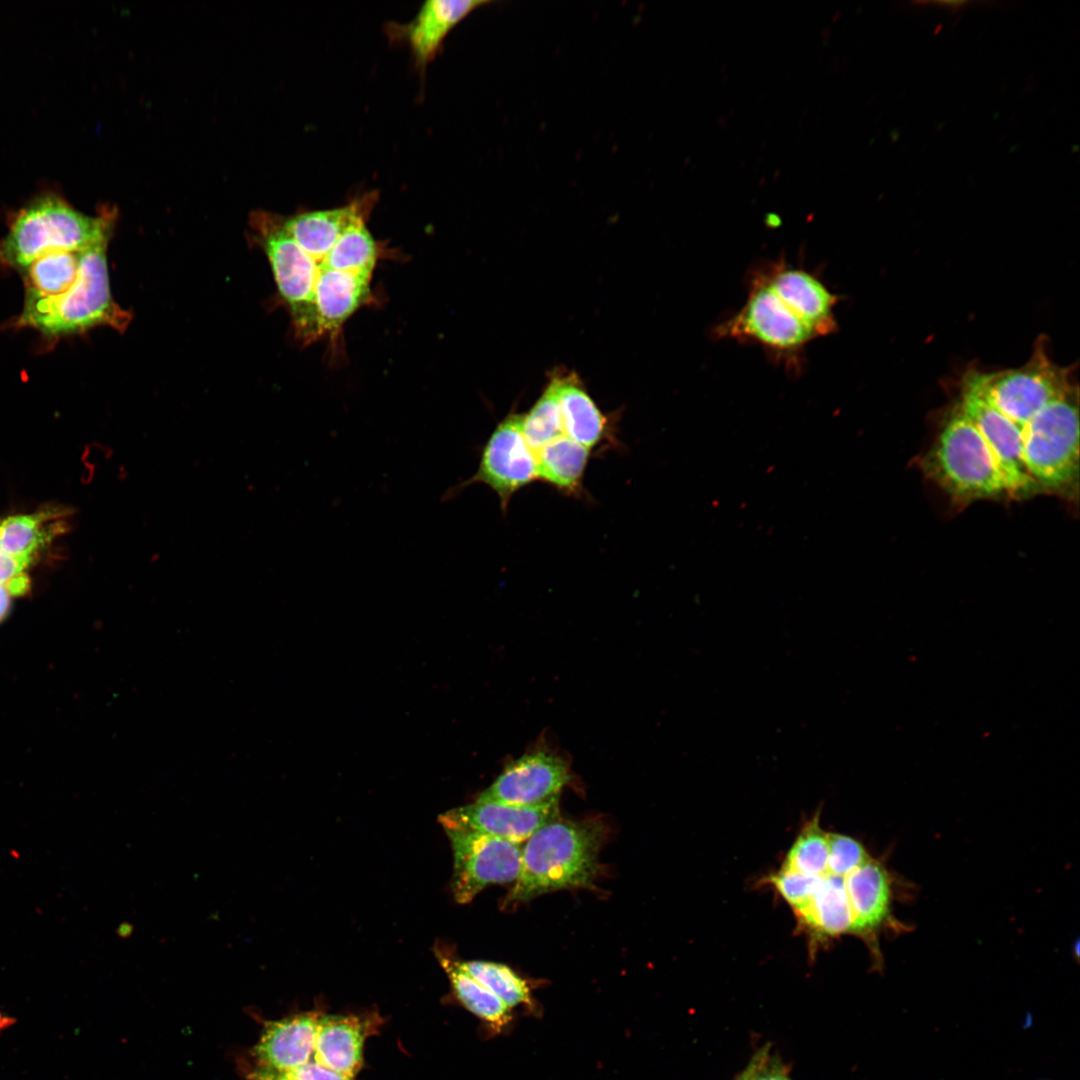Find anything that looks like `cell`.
<instances>
[{
	"label": "cell",
	"instance_id": "1",
	"mask_svg": "<svg viewBox=\"0 0 1080 1080\" xmlns=\"http://www.w3.org/2000/svg\"><path fill=\"white\" fill-rule=\"evenodd\" d=\"M374 209L361 199L283 217V225L308 256L313 274V331L337 323L369 304L372 278L386 247L368 228Z\"/></svg>",
	"mask_w": 1080,
	"mask_h": 1080
},
{
	"label": "cell",
	"instance_id": "2",
	"mask_svg": "<svg viewBox=\"0 0 1080 1080\" xmlns=\"http://www.w3.org/2000/svg\"><path fill=\"white\" fill-rule=\"evenodd\" d=\"M605 839L600 822L554 820L522 844L521 868L505 904L570 888H591Z\"/></svg>",
	"mask_w": 1080,
	"mask_h": 1080
},
{
	"label": "cell",
	"instance_id": "3",
	"mask_svg": "<svg viewBox=\"0 0 1080 1080\" xmlns=\"http://www.w3.org/2000/svg\"><path fill=\"white\" fill-rule=\"evenodd\" d=\"M109 240L81 251L77 278L66 291L51 297H24L23 309L13 326L32 328L51 339L98 326L124 331L131 315L114 301L110 291L106 255Z\"/></svg>",
	"mask_w": 1080,
	"mask_h": 1080
},
{
	"label": "cell",
	"instance_id": "4",
	"mask_svg": "<svg viewBox=\"0 0 1080 1080\" xmlns=\"http://www.w3.org/2000/svg\"><path fill=\"white\" fill-rule=\"evenodd\" d=\"M116 210L86 215L54 194L43 195L17 212L0 239V267L21 273L35 259L57 251H82L110 239Z\"/></svg>",
	"mask_w": 1080,
	"mask_h": 1080
},
{
	"label": "cell",
	"instance_id": "5",
	"mask_svg": "<svg viewBox=\"0 0 1080 1080\" xmlns=\"http://www.w3.org/2000/svg\"><path fill=\"white\" fill-rule=\"evenodd\" d=\"M925 465L955 498L968 501L1008 493L987 443L959 407L942 428Z\"/></svg>",
	"mask_w": 1080,
	"mask_h": 1080
},
{
	"label": "cell",
	"instance_id": "6",
	"mask_svg": "<svg viewBox=\"0 0 1080 1080\" xmlns=\"http://www.w3.org/2000/svg\"><path fill=\"white\" fill-rule=\"evenodd\" d=\"M1078 390L1074 386L1022 429L1023 459L1038 487L1059 490L1075 479L1079 461Z\"/></svg>",
	"mask_w": 1080,
	"mask_h": 1080
},
{
	"label": "cell",
	"instance_id": "7",
	"mask_svg": "<svg viewBox=\"0 0 1080 1080\" xmlns=\"http://www.w3.org/2000/svg\"><path fill=\"white\" fill-rule=\"evenodd\" d=\"M715 335L758 344L792 365L799 363L801 353L815 339L793 310L753 273L744 305L715 328Z\"/></svg>",
	"mask_w": 1080,
	"mask_h": 1080
},
{
	"label": "cell",
	"instance_id": "8",
	"mask_svg": "<svg viewBox=\"0 0 1080 1080\" xmlns=\"http://www.w3.org/2000/svg\"><path fill=\"white\" fill-rule=\"evenodd\" d=\"M977 377L985 398L1020 431L1045 406L1074 387L1070 369L1049 359L1041 339L1023 367L993 374L977 372Z\"/></svg>",
	"mask_w": 1080,
	"mask_h": 1080
},
{
	"label": "cell",
	"instance_id": "9",
	"mask_svg": "<svg viewBox=\"0 0 1080 1080\" xmlns=\"http://www.w3.org/2000/svg\"><path fill=\"white\" fill-rule=\"evenodd\" d=\"M251 225L270 262L296 337L305 345L314 343L313 275L308 256L286 231L281 216L256 212Z\"/></svg>",
	"mask_w": 1080,
	"mask_h": 1080
},
{
	"label": "cell",
	"instance_id": "10",
	"mask_svg": "<svg viewBox=\"0 0 1080 1080\" xmlns=\"http://www.w3.org/2000/svg\"><path fill=\"white\" fill-rule=\"evenodd\" d=\"M522 414L510 413L497 424L480 450L479 465L470 478L450 487L442 501L457 497L465 488L480 483L499 498L503 512L521 488L539 480L534 452L522 430Z\"/></svg>",
	"mask_w": 1080,
	"mask_h": 1080
},
{
	"label": "cell",
	"instance_id": "11",
	"mask_svg": "<svg viewBox=\"0 0 1080 1080\" xmlns=\"http://www.w3.org/2000/svg\"><path fill=\"white\" fill-rule=\"evenodd\" d=\"M445 831L454 859L451 890L458 903L470 902L489 884L516 881L522 844L477 832Z\"/></svg>",
	"mask_w": 1080,
	"mask_h": 1080
},
{
	"label": "cell",
	"instance_id": "12",
	"mask_svg": "<svg viewBox=\"0 0 1080 1080\" xmlns=\"http://www.w3.org/2000/svg\"><path fill=\"white\" fill-rule=\"evenodd\" d=\"M959 408L987 443L1008 494L1022 496L1038 487L1024 464L1022 432L985 398L976 371L965 376Z\"/></svg>",
	"mask_w": 1080,
	"mask_h": 1080
},
{
	"label": "cell",
	"instance_id": "13",
	"mask_svg": "<svg viewBox=\"0 0 1080 1080\" xmlns=\"http://www.w3.org/2000/svg\"><path fill=\"white\" fill-rule=\"evenodd\" d=\"M570 778V769L564 759L545 748L537 749L507 764L477 801L542 805L558 801Z\"/></svg>",
	"mask_w": 1080,
	"mask_h": 1080
},
{
	"label": "cell",
	"instance_id": "14",
	"mask_svg": "<svg viewBox=\"0 0 1080 1080\" xmlns=\"http://www.w3.org/2000/svg\"><path fill=\"white\" fill-rule=\"evenodd\" d=\"M752 273L793 310L815 338L828 336L838 329L834 309L839 297L816 274L784 259L763 264Z\"/></svg>",
	"mask_w": 1080,
	"mask_h": 1080
},
{
	"label": "cell",
	"instance_id": "15",
	"mask_svg": "<svg viewBox=\"0 0 1080 1080\" xmlns=\"http://www.w3.org/2000/svg\"><path fill=\"white\" fill-rule=\"evenodd\" d=\"M559 819L558 801L517 806L482 802L458 807L439 817L444 830L456 829L482 833L523 844L542 826Z\"/></svg>",
	"mask_w": 1080,
	"mask_h": 1080
},
{
	"label": "cell",
	"instance_id": "16",
	"mask_svg": "<svg viewBox=\"0 0 1080 1080\" xmlns=\"http://www.w3.org/2000/svg\"><path fill=\"white\" fill-rule=\"evenodd\" d=\"M486 0H429L422 4L415 17L405 24H391L393 39L405 41L415 66L425 71L439 53L450 31Z\"/></svg>",
	"mask_w": 1080,
	"mask_h": 1080
},
{
	"label": "cell",
	"instance_id": "17",
	"mask_svg": "<svg viewBox=\"0 0 1080 1080\" xmlns=\"http://www.w3.org/2000/svg\"><path fill=\"white\" fill-rule=\"evenodd\" d=\"M320 1013L306 1012L263 1022L251 1050L253 1064L286 1073L313 1059Z\"/></svg>",
	"mask_w": 1080,
	"mask_h": 1080
},
{
	"label": "cell",
	"instance_id": "18",
	"mask_svg": "<svg viewBox=\"0 0 1080 1080\" xmlns=\"http://www.w3.org/2000/svg\"><path fill=\"white\" fill-rule=\"evenodd\" d=\"M377 1023L355 1015H320L313 1060L342 1075L354 1078L363 1063L365 1039Z\"/></svg>",
	"mask_w": 1080,
	"mask_h": 1080
},
{
	"label": "cell",
	"instance_id": "19",
	"mask_svg": "<svg viewBox=\"0 0 1080 1080\" xmlns=\"http://www.w3.org/2000/svg\"><path fill=\"white\" fill-rule=\"evenodd\" d=\"M852 932L871 934L887 921L891 888L884 866L870 858L844 877Z\"/></svg>",
	"mask_w": 1080,
	"mask_h": 1080
},
{
	"label": "cell",
	"instance_id": "20",
	"mask_svg": "<svg viewBox=\"0 0 1080 1080\" xmlns=\"http://www.w3.org/2000/svg\"><path fill=\"white\" fill-rule=\"evenodd\" d=\"M559 405L566 436L590 450L609 438V420L574 374L557 375Z\"/></svg>",
	"mask_w": 1080,
	"mask_h": 1080
},
{
	"label": "cell",
	"instance_id": "21",
	"mask_svg": "<svg viewBox=\"0 0 1080 1080\" xmlns=\"http://www.w3.org/2000/svg\"><path fill=\"white\" fill-rule=\"evenodd\" d=\"M591 450L565 434L534 452L539 480L561 492L577 495L582 490Z\"/></svg>",
	"mask_w": 1080,
	"mask_h": 1080
},
{
	"label": "cell",
	"instance_id": "22",
	"mask_svg": "<svg viewBox=\"0 0 1080 1080\" xmlns=\"http://www.w3.org/2000/svg\"><path fill=\"white\" fill-rule=\"evenodd\" d=\"M437 959L446 972L452 988L462 1005L495 1032L505 1030L513 1020L512 1010L495 994L471 976L448 952L436 951Z\"/></svg>",
	"mask_w": 1080,
	"mask_h": 1080
},
{
	"label": "cell",
	"instance_id": "23",
	"mask_svg": "<svg viewBox=\"0 0 1080 1080\" xmlns=\"http://www.w3.org/2000/svg\"><path fill=\"white\" fill-rule=\"evenodd\" d=\"M797 917L815 938L852 932V915L844 877L824 875L810 904Z\"/></svg>",
	"mask_w": 1080,
	"mask_h": 1080
},
{
	"label": "cell",
	"instance_id": "24",
	"mask_svg": "<svg viewBox=\"0 0 1080 1080\" xmlns=\"http://www.w3.org/2000/svg\"><path fill=\"white\" fill-rule=\"evenodd\" d=\"M80 253L57 251L35 259L20 273L24 297H51L70 288L78 275Z\"/></svg>",
	"mask_w": 1080,
	"mask_h": 1080
},
{
	"label": "cell",
	"instance_id": "25",
	"mask_svg": "<svg viewBox=\"0 0 1080 1080\" xmlns=\"http://www.w3.org/2000/svg\"><path fill=\"white\" fill-rule=\"evenodd\" d=\"M52 511H41L29 515H14L0 522V550L10 556L33 561L34 555L61 527L56 523L46 526Z\"/></svg>",
	"mask_w": 1080,
	"mask_h": 1080
},
{
	"label": "cell",
	"instance_id": "26",
	"mask_svg": "<svg viewBox=\"0 0 1080 1080\" xmlns=\"http://www.w3.org/2000/svg\"><path fill=\"white\" fill-rule=\"evenodd\" d=\"M460 964L511 1010L517 1007L529 1012L535 1010L530 984L510 967L486 961H460Z\"/></svg>",
	"mask_w": 1080,
	"mask_h": 1080
},
{
	"label": "cell",
	"instance_id": "27",
	"mask_svg": "<svg viewBox=\"0 0 1080 1080\" xmlns=\"http://www.w3.org/2000/svg\"><path fill=\"white\" fill-rule=\"evenodd\" d=\"M522 430L533 452L564 434L557 375L551 377L539 399L530 411L523 415Z\"/></svg>",
	"mask_w": 1080,
	"mask_h": 1080
},
{
	"label": "cell",
	"instance_id": "28",
	"mask_svg": "<svg viewBox=\"0 0 1080 1080\" xmlns=\"http://www.w3.org/2000/svg\"><path fill=\"white\" fill-rule=\"evenodd\" d=\"M828 833L820 827L819 813L800 831L786 854L781 869L806 875L827 874Z\"/></svg>",
	"mask_w": 1080,
	"mask_h": 1080
},
{
	"label": "cell",
	"instance_id": "29",
	"mask_svg": "<svg viewBox=\"0 0 1080 1080\" xmlns=\"http://www.w3.org/2000/svg\"><path fill=\"white\" fill-rule=\"evenodd\" d=\"M822 877L780 869L769 875L765 881L775 888L798 915L810 904Z\"/></svg>",
	"mask_w": 1080,
	"mask_h": 1080
},
{
	"label": "cell",
	"instance_id": "30",
	"mask_svg": "<svg viewBox=\"0 0 1080 1080\" xmlns=\"http://www.w3.org/2000/svg\"><path fill=\"white\" fill-rule=\"evenodd\" d=\"M871 857L856 839L839 833H828L827 874L845 877Z\"/></svg>",
	"mask_w": 1080,
	"mask_h": 1080
},
{
	"label": "cell",
	"instance_id": "31",
	"mask_svg": "<svg viewBox=\"0 0 1080 1080\" xmlns=\"http://www.w3.org/2000/svg\"><path fill=\"white\" fill-rule=\"evenodd\" d=\"M752 1059L754 1067L751 1080H792L786 1065L770 1054L768 1045L760 1048Z\"/></svg>",
	"mask_w": 1080,
	"mask_h": 1080
},
{
	"label": "cell",
	"instance_id": "32",
	"mask_svg": "<svg viewBox=\"0 0 1080 1080\" xmlns=\"http://www.w3.org/2000/svg\"><path fill=\"white\" fill-rule=\"evenodd\" d=\"M281 1074L293 1080H353V1078L333 1071L313 1059Z\"/></svg>",
	"mask_w": 1080,
	"mask_h": 1080
},
{
	"label": "cell",
	"instance_id": "33",
	"mask_svg": "<svg viewBox=\"0 0 1080 1080\" xmlns=\"http://www.w3.org/2000/svg\"><path fill=\"white\" fill-rule=\"evenodd\" d=\"M31 562L26 558L7 555L0 550V584L7 585L16 577L24 574V570Z\"/></svg>",
	"mask_w": 1080,
	"mask_h": 1080
},
{
	"label": "cell",
	"instance_id": "34",
	"mask_svg": "<svg viewBox=\"0 0 1080 1080\" xmlns=\"http://www.w3.org/2000/svg\"><path fill=\"white\" fill-rule=\"evenodd\" d=\"M245 1071L249 1080H293L284 1074L253 1063L249 1067L247 1066Z\"/></svg>",
	"mask_w": 1080,
	"mask_h": 1080
},
{
	"label": "cell",
	"instance_id": "35",
	"mask_svg": "<svg viewBox=\"0 0 1080 1080\" xmlns=\"http://www.w3.org/2000/svg\"><path fill=\"white\" fill-rule=\"evenodd\" d=\"M10 594L6 585L0 584V621L6 616L10 607Z\"/></svg>",
	"mask_w": 1080,
	"mask_h": 1080
},
{
	"label": "cell",
	"instance_id": "36",
	"mask_svg": "<svg viewBox=\"0 0 1080 1080\" xmlns=\"http://www.w3.org/2000/svg\"><path fill=\"white\" fill-rule=\"evenodd\" d=\"M753 1067H754V1062H753V1059L751 1058L750 1062L747 1064L745 1069L741 1073H739L735 1077L734 1080H751Z\"/></svg>",
	"mask_w": 1080,
	"mask_h": 1080
},
{
	"label": "cell",
	"instance_id": "37",
	"mask_svg": "<svg viewBox=\"0 0 1080 1080\" xmlns=\"http://www.w3.org/2000/svg\"><path fill=\"white\" fill-rule=\"evenodd\" d=\"M132 932V926L126 924L125 927H121L119 933L121 936H129Z\"/></svg>",
	"mask_w": 1080,
	"mask_h": 1080
}]
</instances>
